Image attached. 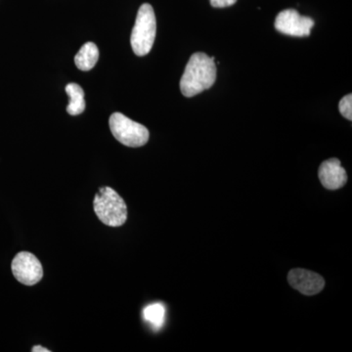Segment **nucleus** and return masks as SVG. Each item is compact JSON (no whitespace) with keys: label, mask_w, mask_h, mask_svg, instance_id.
Wrapping results in <instances>:
<instances>
[{"label":"nucleus","mask_w":352,"mask_h":352,"mask_svg":"<svg viewBox=\"0 0 352 352\" xmlns=\"http://www.w3.org/2000/svg\"><path fill=\"white\" fill-rule=\"evenodd\" d=\"M11 268L14 277L25 286H34L43 277V265L31 252H21L16 254Z\"/></svg>","instance_id":"5"},{"label":"nucleus","mask_w":352,"mask_h":352,"mask_svg":"<svg viewBox=\"0 0 352 352\" xmlns=\"http://www.w3.org/2000/svg\"><path fill=\"white\" fill-rule=\"evenodd\" d=\"M113 138L127 147L144 146L149 140V131L120 113H113L109 120Z\"/></svg>","instance_id":"4"},{"label":"nucleus","mask_w":352,"mask_h":352,"mask_svg":"<svg viewBox=\"0 0 352 352\" xmlns=\"http://www.w3.org/2000/svg\"><path fill=\"white\" fill-rule=\"evenodd\" d=\"M94 212L105 226L120 227L126 223L127 207L126 201L111 187H101L95 195Z\"/></svg>","instance_id":"2"},{"label":"nucleus","mask_w":352,"mask_h":352,"mask_svg":"<svg viewBox=\"0 0 352 352\" xmlns=\"http://www.w3.org/2000/svg\"><path fill=\"white\" fill-rule=\"evenodd\" d=\"M318 175L322 185L328 190L340 189L347 182L346 171L340 164V160L336 157L321 164Z\"/></svg>","instance_id":"8"},{"label":"nucleus","mask_w":352,"mask_h":352,"mask_svg":"<svg viewBox=\"0 0 352 352\" xmlns=\"http://www.w3.org/2000/svg\"><path fill=\"white\" fill-rule=\"evenodd\" d=\"M67 94L69 95V103L67 112L72 116H78L85 110V92L82 87L76 83H69L66 87Z\"/></svg>","instance_id":"10"},{"label":"nucleus","mask_w":352,"mask_h":352,"mask_svg":"<svg viewBox=\"0 0 352 352\" xmlns=\"http://www.w3.org/2000/svg\"><path fill=\"white\" fill-rule=\"evenodd\" d=\"M314 25V21L302 16L295 9H286L278 14L275 28L287 36H308Z\"/></svg>","instance_id":"6"},{"label":"nucleus","mask_w":352,"mask_h":352,"mask_svg":"<svg viewBox=\"0 0 352 352\" xmlns=\"http://www.w3.org/2000/svg\"><path fill=\"white\" fill-rule=\"evenodd\" d=\"M32 352H50V349H44V347L41 346H36L32 347Z\"/></svg>","instance_id":"14"},{"label":"nucleus","mask_w":352,"mask_h":352,"mask_svg":"<svg viewBox=\"0 0 352 352\" xmlns=\"http://www.w3.org/2000/svg\"><path fill=\"white\" fill-rule=\"evenodd\" d=\"M288 282L292 288L305 296L317 295L325 287V280L321 275L302 268H296L289 271Z\"/></svg>","instance_id":"7"},{"label":"nucleus","mask_w":352,"mask_h":352,"mask_svg":"<svg viewBox=\"0 0 352 352\" xmlns=\"http://www.w3.org/2000/svg\"><path fill=\"white\" fill-rule=\"evenodd\" d=\"M217 80V66L214 57H208L205 53H195L190 57L185 68L180 90L185 97H193L204 90L210 89Z\"/></svg>","instance_id":"1"},{"label":"nucleus","mask_w":352,"mask_h":352,"mask_svg":"<svg viewBox=\"0 0 352 352\" xmlns=\"http://www.w3.org/2000/svg\"><path fill=\"white\" fill-rule=\"evenodd\" d=\"M99 51L96 44L87 43L80 48L75 57L76 66L80 71L87 72L94 69L98 61Z\"/></svg>","instance_id":"9"},{"label":"nucleus","mask_w":352,"mask_h":352,"mask_svg":"<svg viewBox=\"0 0 352 352\" xmlns=\"http://www.w3.org/2000/svg\"><path fill=\"white\" fill-rule=\"evenodd\" d=\"M143 318L155 331H159L166 321V307L160 302L148 305L143 310Z\"/></svg>","instance_id":"11"},{"label":"nucleus","mask_w":352,"mask_h":352,"mask_svg":"<svg viewBox=\"0 0 352 352\" xmlns=\"http://www.w3.org/2000/svg\"><path fill=\"white\" fill-rule=\"evenodd\" d=\"M210 4L215 8H226V7L232 6L237 2V0H210Z\"/></svg>","instance_id":"13"},{"label":"nucleus","mask_w":352,"mask_h":352,"mask_svg":"<svg viewBox=\"0 0 352 352\" xmlns=\"http://www.w3.org/2000/svg\"><path fill=\"white\" fill-rule=\"evenodd\" d=\"M156 32L154 9L150 4H143L139 8L131 38L132 50L138 56H145L151 51L156 38Z\"/></svg>","instance_id":"3"},{"label":"nucleus","mask_w":352,"mask_h":352,"mask_svg":"<svg viewBox=\"0 0 352 352\" xmlns=\"http://www.w3.org/2000/svg\"><path fill=\"white\" fill-rule=\"evenodd\" d=\"M340 112L349 120H352V95L347 94L339 103Z\"/></svg>","instance_id":"12"}]
</instances>
